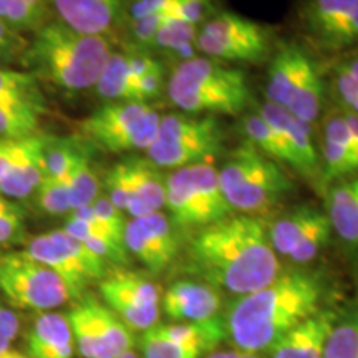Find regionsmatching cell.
I'll return each instance as SVG.
<instances>
[{"instance_id": "obj_1", "label": "cell", "mask_w": 358, "mask_h": 358, "mask_svg": "<svg viewBox=\"0 0 358 358\" xmlns=\"http://www.w3.org/2000/svg\"><path fill=\"white\" fill-rule=\"evenodd\" d=\"M192 261L206 279L236 295L266 287L279 275V259L261 219L224 217L192 241Z\"/></svg>"}, {"instance_id": "obj_2", "label": "cell", "mask_w": 358, "mask_h": 358, "mask_svg": "<svg viewBox=\"0 0 358 358\" xmlns=\"http://www.w3.org/2000/svg\"><path fill=\"white\" fill-rule=\"evenodd\" d=\"M322 287L313 275L289 272L266 287L241 295L227 315V334L236 350H271L285 334L319 312Z\"/></svg>"}, {"instance_id": "obj_3", "label": "cell", "mask_w": 358, "mask_h": 358, "mask_svg": "<svg viewBox=\"0 0 358 358\" xmlns=\"http://www.w3.org/2000/svg\"><path fill=\"white\" fill-rule=\"evenodd\" d=\"M32 53L45 78L69 92H82L96 85L110 57V45L101 35L52 24L35 37Z\"/></svg>"}, {"instance_id": "obj_4", "label": "cell", "mask_w": 358, "mask_h": 358, "mask_svg": "<svg viewBox=\"0 0 358 358\" xmlns=\"http://www.w3.org/2000/svg\"><path fill=\"white\" fill-rule=\"evenodd\" d=\"M168 95L186 113L236 115L248 105L249 85L244 71L208 57H192L173 71Z\"/></svg>"}, {"instance_id": "obj_5", "label": "cell", "mask_w": 358, "mask_h": 358, "mask_svg": "<svg viewBox=\"0 0 358 358\" xmlns=\"http://www.w3.org/2000/svg\"><path fill=\"white\" fill-rule=\"evenodd\" d=\"M217 176L231 209L245 214L266 211L292 189L287 174L252 145L237 148Z\"/></svg>"}, {"instance_id": "obj_6", "label": "cell", "mask_w": 358, "mask_h": 358, "mask_svg": "<svg viewBox=\"0 0 358 358\" xmlns=\"http://www.w3.org/2000/svg\"><path fill=\"white\" fill-rule=\"evenodd\" d=\"M176 226H209L229 216L216 168L208 163L178 168L166 178V206Z\"/></svg>"}, {"instance_id": "obj_7", "label": "cell", "mask_w": 358, "mask_h": 358, "mask_svg": "<svg viewBox=\"0 0 358 358\" xmlns=\"http://www.w3.org/2000/svg\"><path fill=\"white\" fill-rule=\"evenodd\" d=\"M221 146L222 131L213 116L166 115L159 120L156 140L146 153L155 166L178 169L204 163Z\"/></svg>"}, {"instance_id": "obj_8", "label": "cell", "mask_w": 358, "mask_h": 358, "mask_svg": "<svg viewBox=\"0 0 358 358\" xmlns=\"http://www.w3.org/2000/svg\"><path fill=\"white\" fill-rule=\"evenodd\" d=\"M161 116L148 103L111 101L92 113L82 129L110 153L148 150L158 134Z\"/></svg>"}, {"instance_id": "obj_9", "label": "cell", "mask_w": 358, "mask_h": 358, "mask_svg": "<svg viewBox=\"0 0 358 358\" xmlns=\"http://www.w3.org/2000/svg\"><path fill=\"white\" fill-rule=\"evenodd\" d=\"M0 290L12 306L42 313L73 299L62 277L30 257L27 250L0 257Z\"/></svg>"}, {"instance_id": "obj_10", "label": "cell", "mask_w": 358, "mask_h": 358, "mask_svg": "<svg viewBox=\"0 0 358 358\" xmlns=\"http://www.w3.org/2000/svg\"><path fill=\"white\" fill-rule=\"evenodd\" d=\"M27 254L62 277L73 297L82 292L88 282L105 275L106 261L64 229L35 237Z\"/></svg>"}, {"instance_id": "obj_11", "label": "cell", "mask_w": 358, "mask_h": 358, "mask_svg": "<svg viewBox=\"0 0 358 358\" xmlns=\"http://www.w3.org/2000/svg\"><path fill=\"white\" fill-rule=\"evenodd\" d=\"M100 292L106 307L131 330L146 332L158 325L161 294L151 280L133 272L118 271L101 280Z\"/></svg>"}, {"instance_id": "obj_12", "label": "cell", "mask_w": 358, "mask_h": 358, "mask_svg": "<svg viewBox=\"0 0 358 358\" xmlns=\"http://www.w3.org/2000/svg\"><path fill=\"white\" fill-rule=\"evenodd\" d=\"M332 234L327 213L312 206H302L277 219L268 229V239L275 254L295 264H307L319 256Z\"/></svg>"}, {"instance_id": "obj_13", "label": "cell", "mask_w": 358, "mask_h": 358, "mask_svg": "<svg viewBox=\"0 0 358 358\" xmlns=\"http://www.w3.org/2000/svg\"><path fill=\"white\" fill-rule=\"evenodd\" d=\"M124 245L151 272L164 271L178 250L171 221L161 211L128 221Z\"/></svg>"}, {"instance_id": "obj_14", "label": "cell", "mask_w": 358, "mask_h": 358, "mask_svg": "<svg viewBox=\"0 0 358 358\" xmlns=\"http://www.w3.org/2000/svg\"><path fill=\"white\" fill-rule=\"evenodd\" d=\"M163 310L174 322H204L217 317L221 297L213 287L192 280H178L164 292Z\"/></svg>"}, {"instance_id": "obj_15", "label": "cell", "mask_w": 358, "mask_h": 358, "mask_svg": "<svg viewBox=\"0 0 358 358\" xmlns=\"http://www.w3.org/2000/svg\"><path fill=\"white\" fill-rule=\"evenodd\" d=\"M338 315L332 310L313 313L271 348V358H324L325 345Z\"/></svg>"}, {"instance_id": "obj_16", "label": "cell", "mask_w": 358, "mask_h": 358, "mask_svg": "<svg viewBox=\"0 0 358 358\" xmlns=\"http://www.w3.org/2000/svg\"><path fill=\"white\" fill-rule=\"evenodd\" d=\"M47 136L32 134L27 141L25 151L22 153L13 166L0 179V194L8 198L22 199L38 189L47 176L45 173V150H47Z\"/></svg>"}, {"instance_id": "obj_17", "label": "cell", "mask_w": 358, "mask_h": 358, "mask_svg": "<svg viewBox=\"0 0 358 358\" xmlns=\"http://www.w3.org/2000/svg\"><path fill=\"white\" fill-rule=\"evenodd\" d=\"M30 358H73L75 340L69 317L43 312L35 319L27 335Z\"/></svg>"}, {"instance_id": "obj_18", "label": "cell", "mask_w": 358, "mask_h": 358, "mask_svg": "<svg viewBox=\"0 0 358 358\" xmlns=\"http://www.w3.org/2000/svg\"><path fill=\"white\" fill-rule=\"evenodd\" d=\"M310 64V58L297 45H284L268 69L266 92L271 103L287 108Z\"/></svg>"}, {"instance_id": "obj_19", "label": "cell", "mask_w": 358, "mask_h": 358, "mask_svg": "<svg viewBox=\"0 0 358 358\" xmlns=\"http://www.w3.org/2000/svg\"><path fill=\"white\" fill-rule=\"evenodd\" d=\"M267 123H271L277 131H280L282 136L287 140L292 148L295 158L299 163V171H302L307 176H313L320 169L319 155H317V148L313 145L310 136V128L308 124L302 123L301 120L290 115L287 110L277 106L274 103H266L262 106L261 113Z\"/></svg>"}, {"instance_id": "obj_20", "label": "cell", "mask_w": 358, "mask_h": 358, "mask_svg": "<svg viewBox=\"0 0 358 358\" xmlns=\"http://www.w3.org/2000/svg\"><path fill=\"white\" fill-rule=\"evenodd\" d=\"M62 24L80 34L101 35L115 24L123 0H53Z\"/></svg>"}, {"instance_id": "obj_21", "label": "cell", "mask_w": 358, "mask_h": 358, "mask_svg": "<svg viewBox=\"0 0 358 358\" xmlns=\"http://www.w3.org/2000/svg\"><path fill=\"white\" fill-rule=\"evenodd\" d=\"M131 196L127 213L133 219L159 213L166 206V179L150 159H129Z\"/></svg>"}, {"instance_id": "obj_22", "label": "cell", "mask_w": 358, "mask_h": 358, "mask_svg": "<svg viewBox=\"0 0 358 358\" xmlns=\"http://www.w3.org/2000/svg\"><path fill=\"white\" fill-rule=\"evenodd\" d=\"M327 216L340 239L358 248V174L332 186L327 203Z\"/></svg>"}, {"instance_id": "obj_23", "label": "cell", "mask_w": 358, "mask_h": 358, "mask_svg": "<svg viewBox=\"0 0 358 358\" xmlns=\"http://www.w3.org/2000/svg\"><path fill=\"white\" fill-rule=\"evenodd\" d=\"M199 32L208 35V37L244 45V47L254 50L262 58L267 55L268 45L266 30L259 24H256V22L244 19V17L236 15V13H217V15L211 17V19L206 22Z\"/></svg>"}, {"instance_id": "obj_24", "label": "cell", "mask_w": 358, "mask_h": 358, "mask_svg": "<svg viewBox=\"0 0 358 358\" xmlns=\"http://www.w3.org/2000/svg\"><path fill=\"white\" fill-rule=\"evenodd\" d=\"M64 231L83 243L90 250L100 256L103 261L124 264L128 261V249L124 236L116 234L101 224H90L77 219H66Z\"/></svg>"}, {"instance_id": "obj_25", "label": "cell", "mask_w": 358, "mask_h": 358, "mask_svg": "<svg viewBox=\"0 0 358 358\" xmlns=\"http://www.w3.org/2000/svg\"><path fill=\"white\" fill-rule=\"evenodd\" d=\"M98 95L110 101H140L136 82L128 69V57L122 53H110L96 82Z\"/></svg>"}, {"instance_id": "obj_26", "label": "cell", "mask_w": 358, "mask_h": 358, "mask_svg": "<svg viewBox=\"0 0 358 358\" xmlns=\"http://www.w3.org/2000/svg\"><path fill=\"white\" fill-rule=\"evenodd\" d=\"M244 131L250 145L257 148V151H261L267 158L292 164L294 168L299 169L297 158H295L287 140L271 123H267L261 115L248 116L244 120Z\"/></svg>"}, {"instance_id": "obj_27", "label": "cell", "mask_w": 358, "mask_h": 358, "mask_svg": "<svg viewBox=\"0 0 358 358\" xmlns=\"http://www.w3.org/2000/svg\"><path fill=\"white\" fill-rule=\"evenodd\" d=\"M87 303L90 313L95 320L98 334H100L105 347L108 348L110 355L116 358L123 353L131 352L134 345L133 330L103 303L93 301V299H87Z\"/></svg>"}, {"instance_id": "obj_28", "label": "cell", "mask_w": 358, "mask_h": 358, "mask_svg": "<svg viewBox=\"0 0 358 358\" xmlns=\"http://www.w3.org/2000/svg\"><path fill=\"white\" fill-rule=\"evenodd\" d=\"M66 317H69L71 334H73L75 345H77L80 355L83 358H113L98 334L87 301L71 308Z\"/></svg>"}, {"instance_id": "obj_29", "label": "cell", "mask_w": 358, "mask_h": 358, "mask_svg": "<svg viewBox=\"0 0 358 358\" xmlns=\"http://www.w3.org/2000/svg\"><path fill=\"white\" fill-rule=\"evenodd\" d=\"M322 96H324V85H322L320 75L317 71L313 62L307 66L302 82L299 85L297 92L285 110L302 123L310 124L319 118L322 108Z\"/></svg>"}, {"instance_id": "obj_30", "label": "cell", "mask_w": 358, "mask_h": 358, "mask_svg": "<svg viewBox=\"0 0 358 358\" xmlns=\"http://www.w3.org/2000/svg\"><path fill=\"white\" fill-rule=\"evenodd\" d=\"M40 105L29 101L0 103V138L24 140L35 134Z\"/></svg>"}, {"instance_id": "obj_31", "label": "cell", "mask_w": 358, "mask_h": 358, "mask_svg": "<svg viewBox=\"0 0 358 358\" xmlns=\"http://www.w3.org/2000/svg\"><path fill=\"white\" fill-rule=\"evenodd\" d=\"M357 2L358 0H310L307 7V24L315 37L324 42L342 24Z\"/></svg>"}, {"instance_id": "obj_32", "label": "cell", "mask_w": 358, "mask_h": 358, "mask_svg": "<svg viewBox=\"0 0 358 358\" xmlns=\"http://www.w3.org/2000/svg\"><path fill=\"white\" fill-rule=\"evenodd\" d=\"M324 358H358V308L335 322Z\"/></svg>"}, {"instance_id": "obj_33", "label": "cell", "mask_w": 358, "mask_h": 358, "mask_svg": "<svg viewBox=\"0 0 358 358\" xmlns=\"http://www.w3.org/2000/svg\"><path fill=\"white\" fill-rule=\"evenodd\" d=\"M196 37H198L196 25L186 24V22L168 15L158 34H156L153 45L164 48V50L181 53L182 57H186V60H189V58H192V48L196 47Z\"/></svg>"}, {"instance_id": "obj_34", "label": "cell", "mask_w": 358, "mask_h": 358, "mask_svg": "<svg viewBox=\"0 0 358 358\" xmlns=\"http://www.w3.org/2000/svg\"><path fill=\"white\" fill-rule=\"evenodd\" d=\"M98 196H100V182H98L96 174L90 166L88 158L82 155L70 176L71 211L92 206L98 199Z\"/></svg>"}, {"instance_id": "obj_35", "label": "cell", "mask_w": 358, "mask_h": 358, "mask_svg": "<svg viewBox=\"0 0 358 358\" xmlns=\"http://www.w3.org/2000/svg\"><path fill=\"white\" fill-rule=\"evenodd\" d=\"M29 101L40 105L35 78L30 73L0 69V103Z\"/></svg>"}, {"instance_id": "obj_36", "label": "cell", "mask_w": 358, "mask_h": 358, "mask_svg": "<svg viewBox=\"0 0 358 358\" xmlns=\"http://www.w3.org/2000/svg\"><path fill=\"white\" fill-rule=\"evenodd\" d=\"M140 345L145 358H199L203 355V352L196 348L179 345L173 340L163 337L155 327L143 332Z\"/></svg>"}, {"instance_id": "obj_37", "label": "cell", "mask_w": 358, "mask_h": 358, "mask_svg": "<svg viewBox=\"0 0 358 358\" xmlns=\"http://www.w3.org/2000/svg\"><path fill=\"white\" fill-rule=\"evenodd\" d=\"M37 199L40 208L53 216L70 213V178L60 179L45 176L37 189Z\"/></svg>"}, {"instance_id": "obj_38", "label": "cell", "mask_w": 358, "mask_h": 358, "mask_svg": "<svg viewBox=\"0 0 358 358\" xmlns=\"http://www.w3.org/2000/svg\"><path fill=\"white\" fill-rule=\"evenodd\" d=\"M43 12V0H0V20L13 29H30Z\"/></svg>"}, {"instance_id": "obj_39", "label": "cell", "mask_w": 358, "mask_h": 358, "mask_svg": "<svg viewBox=\"0 0 358 358\" xmlns=\"http://www.w3.org/2000/svg\"><path fill=\"white\" fill-rule=\"evenodd\" d=\"M48 143L45 150V173L48 178H70L71 171L77 166L80 156L78 150L70 146L69 143Z\"/></svg>"}, {"instance_id": "obj_40", "label": "cell", "mask_w": 358, "mask_h": 358, "mask_svg": "<svg viewBox=\"0 0 358 358\" xmlns=\"http://www.w3.org/2000/svg\"><path fill=\"white\" fill-rule=\"evenodd\" d=\"M106 196L120 211H127L131 196V164L129 161L115 164L106 176Z\"/></svg>"}, {"instance_id": "obj_41", "label": "cell", "mask_w": 358, "mask_h": 358, "mask_svg": "<svg viewBox=\"0 0 358 358\" xmlns=\"http://www.w3.org/2000/svg\"><path fill=\"white\" fill-rule=\"evenodd\" d=\"M322 43H324L325 47L332 48V50L348 48L358 43V2L357 6L348 12L345 19L342 20V24H340Z\"/></svg>"}, {"instance_id": "obj_42", "label": "cell", "mask_w": 358, "mask_h": 358, "mask_svg": "<svg viewBox=\"0 0 358 358\" xmlns=\"http://www.w3.org/2000/svg\"><path fill=\"white\" fill-rule=\"evenodd\" d=\"M213 12L211 0H176L169 12L174 19H179L186 24L196 25L201 22H208Z\"/></svg>"}, {"instance_id": "obj_43", "label": "cell", "mask_w": 358, "mask_h": 358, "mask_svg": "<svg viewBox=\"0 0 358 358\" xmlns=\"http://www.w3.org/2000/svg\"><path fill=\"white\" fill-rule=\"evenodd\" d=\"M93 211L98 216V219L113 229L118 234L124 236V227H127V219L123 216V211H120L116 206L108 199V196H98V199L92 204Z\"/></svg>"}, {"instance_id": "obj_44", "label": "cell", "mask_w": 358, "mask_h": 358, "mask_svg": "<svg viewBox=\"0 0 358 358\" xmlns=\"http://www.w3.org/2000/svg\"><path fill=\"white\" fill-rule=\"evenodd\" d=\"M169 13H156V15L143 17V19L131 20V32L133 37L140 43H153L156 34L163 25V22L166 20Z\"/></svg>"}, {"instance_id": "obj_45", "label": "cell", "mask_w": 358, "mask_h": 358, "mask_svg": "<svg viewBox=\"0 0 358 358\" xmlns=\"http://www.w3.org/2000/svg\"><path fill=\"white\" fill-rule=\"evenodd\" d=\"M29 138H24V140H6V138H0V179L6 176L8 169L19 161L22 153L25 151Z\"/></svg>"}, {"instance_id": "obj_46", "label": "cell", "mask_w": 358, "mask_h": 358, "mask_svg": "<svg viewBox=\"0 0 358 358\" xmlns=\"http://www.w3.org/2000/svg\"><path fill=\"white\" fill-rule=\"evenodd\" d=\"M163 88V69L156 64L153 69L148 70L143 77L138 80V96L141 103H146L151 98L158 96Z\"/></svg>"}, {"instance_id": "obj_47", "label": "cell", "mask_w": 358, "mask_h": 358, "mask_svg": "<svg viewBox=\"0 0 358 358\" xmlns=\"http://www.w3.org/2000/svg\"><path fill=\"white\" fill-rule=\"evenodd\" d=\"M176 0H133L129 6V17L131 20L143 19V17L156 15V13H169Z\"/></svg>"}, {"instance_id": "obj_48", "label": "cell", "mask_w": 358, "mask_h": 358, "mask_svg": "<svg viewBox=\"0 0 358 358\" xmlns=\"http://www.w3.org/2000/svg\"><path fill=\"white\" fill-rule=\"evenodd\" d=\"M22 229V213L19 208L8 204L0 214V244L8 243L19 234Z\"/></svg>"}, {"instance_id": "obj_49", "label": "cell", "mask_w": 358, "mask_h": 358, "mask_svg": "<svg viewBox=\"0 0 358 358\" xmlns=\"http://www.w3.org/2000/svg\"><path fill=\"white\" fill-rule=\"evenodd\" d=\"M19 317H17L12 310H8V308L0 306V337L8 340V342L12 343V340L19 335Z\"/></svg>"}, {"instance_id": "obj_50", "label": "cell", "mask_w": 358, "mask_h": 358, "mask_svg": "<svg viewBox=\"0 0 358 358\" xmlns=\"http://www.w3.org/2000/svg\"><path fill=\"white\" fill-rule=\"evenodd\" d=\"M335 73L348 80L353 87L358 88V50L352 52L350 55H347L340 62Z\"/></svg>"}, {"instance_id": "obj_51", "label": "cell", "mask_w": 358, "mask_h": 358, "mask_svg": "<svg viewBox=\"0 0 358 358\" xmlns=\"http://www.w3.org/2000/svg\"><path fill=\"white\" fill-rule=\"evenodd\" d=\"M208 358H243V353L239 350H221L213 352Z\"/></svg>"}, {"instance_id": "obj_52", "label": "cell", "mask_w": 358, "mask_h": 358, "mask_svg": "<svg viewBox=\"0 0 358 358\" xmlns=\"http://www.w3.org/2000/svg\"><path fill=\"white\" fill-rule=\"evenodd\" d=\"M0 358H30V357L22 355V353L15 352V350H8L6 353H2V355H0Z\"/></svg>"}, {"instance_id": "obj_53", "label": "cell", "mask_w": 358, "mask_h": 358, "mask_svg": "<svg viewBox=\"0 0 358 358\" xmlns=\"http://www.w3.org/2000/svg\"><path fill=\"white\" fill-rule=\"evenodd\" d=\"M8 350H10V342H8V340H6V338L0 337V355H2V353L8 352Z\"/></svg>"}, {"instance_id": "obj_54", "label": "cell", "mask_w": 358, "mask_h": 358, "mask_svg": "<svg viewBox=\"0 0 358 358\" xmlns=\"http://www.w3.org/2000/svg\"><path fill=\"white\" fill-rule=\"evenodd\" d=\"M8 204H10V203H8V201L6 199V196H2V194H0V214L3 213V209H6Z\"/></svg>"}]
</instances>
